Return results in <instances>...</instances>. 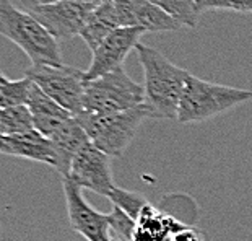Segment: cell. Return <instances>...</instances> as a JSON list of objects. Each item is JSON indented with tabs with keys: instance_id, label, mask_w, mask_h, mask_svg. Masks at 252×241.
<instances>
[{
	"instance_id": "obj_1",
	"label": "cell",
	"mask_w": 252,
	"mask_h": 241,
	"mask_svg": "<svg viewBox=\"0 0 252 241\" xmlns=\"http://www.w3.org/2000/svg\"><path fill=\"white\" fill-rule=\"evenodd\" d=\"M135 51L143 69L145 106L150 119H178L182 95L192 73L142 42Z\"/></svg>"
},
{
	"instance_id": "obj_2",
	"label": "cell",
	"mask_w": 252,
	"mask_h": 241,
	"mask_svg": "<svg viewBox=\"0 0 252 241\" xmlns=\"http://www.w3.org/2000/svg\"><path fill=\"white\" fill-rule=\"evenodd\" d=\"M0 33L15 42L33 66H62L59 39L25 8L0 0Z\"/></svg>"
},
{
	"instance_id": "obj_3",
	"label": "cell",
	"mask_w": 252,
	"mask_h": 241,
	"mask_svg": "<svg viewBox=\"0 0 252 241\" xmlns=\"http://www.w3.org/2000/svg\"><path fill=\"white\" fill-rule=\"evenodd\" d=\"M75 117L88 134L91 143H94L109 157H122L135 138L142 122L150 119V111L143 103L137 108L109 114L83 111Z\"/></svg>"
},
{
	"instance_id": "obj_4",
	"label": "cell",
	"mask_w": 252,
	"mask_h": 241,
	"mask_svg": "<svg viewBox=\"0 0 252 241\" xmlns=\"http://www.w3.org/2000/svg\"><path fill=\"white\" fill-rule=\"evenodd\" d=\"M252 98V92L207 82L190 75L182 95L178 121L182 124L203 122L223 114Z\"/></svg>"
},
{
	"instance_id": "obj_5",
	"label": "cell",
	"mask_w": 252,
	"mask_h": 241,
	"mask_svg": "<svg viewBox=\"0 0 252 241\" xmlns=\"http://www.w3.org/2000/svg\"><path fill=\"white\" fill-rule=\"evenodd\" d=\"M145 103L142 85L128 77L124 67H119L98 78L88 80L85 87L83 106L87 112L109 114L137 108Z\"/></svg>"
},
{
	"instance_id": "obj_6",
	"label": "cell",
	"mask_w": 252,
	"mask_h": 241,
	"mask_svg": "<svg viewBox=\"0 0 252 241\" xmlns=\"http://www.w3.org/2000/svg\"><path fill=\"white\" fill-rule=\"evenodd\" d=\"M26 75L33 80L42 92L65 108L72 116L85 111V87H87V70L72 66H31Z\"/></svg>"
},
{
	"instance_id": "obj_7",
	"label": "cell",
	"mask_w": 252,
	"mask_h": 241,
	"mask_svg": "<svg viewBox=\"0 0 252 241\" xmlns=\"http://www.w3.org/2000/svg\"><path fill=\"white\" fill-rule=\"evenodd\" d=\"M111 158L112 157L99 150L94 143L88 142L73 158L70 171L65 178L82 189H90L99 196L109 197L116 187L112 179Z\"/></svg>"
},
{
	"instance_id": "obj_8",
	"label": "cell",
	"mask_w": 252,
	"mask_h": 241,
	"mask_svg": "<svg viewBox=\"0 0 252 241\" xmlns=\"http://www.w3.org/2000/svg\"><path fill=\"white\" fill-rule=\"evenodd\" d=\"M63 196L67 204V215L75 233L87 241H106L112 237L108 213H101L91 207L82 194V187L68 178L62 179Z\"/></svg>"
},
{
	"instance_id": "obj_9",
	"label": "cell",
	"mask_w": 252,
	"mask_h": 241,
	"mask_svg": "<svg viewBox=\"0 0 252 241\" xmlns=\"http://www.w3.org/2000/svg\"><path fill=\"white\" fill-rule=\"evenodd\" d=\"M147 33L143 28L137 26H121L91 52L90 67L87 69V80L98 78L101 75H106L116 69L122 67V64L130 54V51L137 49L140 44V39Z\"/></svg>"
},
{
	"instance_id": "obj_10",
	"label": "cell",
	"mask_w": 252,
	"mask_h": 241,
	"mask_svg": "<svg viewBox=\"0 0 252 241\" xmlns=\"http://www.w3.org/2000/svg\"><path fill=\"white\" fill-rule=\"evenodd\" d=\"M25 10L33 15L41 25H44L59 41L80 36L93 12V8L77 2L39 3L26 7Z\"/></svg>"
},
{
	"instance_id": "obj_11",
	"label": "cell",
	"mask_w": 252,
	"mask_h": 241,
	"mask_svg": "<svg viewBox=\"0 0 252 241\" xmlns=\"http://www.w3.org/2000/svg\"><path fill=\"white\" fill-rule=\"evenodd\" d=\"M122 26H137L147 33L178 31L182 25L148 0H114Z\"/></svg>"
},
{
	"instance_id": "obj_12",
	"label": "cell",
	"mask_w": 252,
	"mask_h": 241,
	"mask_svg": "<svg viewBox=\"0 0 252 241\" xmlns=\"http://www.w3.org/2000/svg\"><path fill=\"white\" fill-rule=\"evenodd\" d=\"M0 152L10 157H20L31 162L46 163L49 167H57L54 147L49 137L39 131H28L17 136H2L0 138Z\"/></svg>"
},
{
	"instance_id": "obj_13",
	"label": "cell",
	"mask_w": 252,
	"mask_h": 241,
	"mask_svg": "<svg viewBox=\"0 0 252 241\" xmlns=\"http://www.w3.org/2000/svg\"><path fill=\"white\" fill-rule=\"evenodd\" d=\"M49 138L52 142V147H54L56 158H57L56 170L59 174H62V178H65L68 171H70L73 158L91 140L75 116L67 119L56 132H52Z\"/></svg>"
},
{
	"instance_id": "obj_14",
	"label": "cell",
	"mask_w": 252,
	"mask_h": 241,
	"mask_svg": "<svg viewBox=\"0 0 252 241\" xmlns=\"http://www.w3.org/2000/svg\"><path fill=\"white\" fill-rule=\"evenodd\" d=\"M26 106L33 112L34 129L44 134L46 137H49L52 132H56L63 122L72 117L70 112L62 108L47 93L42 92L36 83H33Z\"/></svg>"
},
{
	"instance_id": "obj_15",
	"label": "cell",
	"mask_w": 252,
	"mask_h": 241,
	"mask_svg": "<svg viewBox=\"0 0 252 241\" xmlns=\"http://www.w3.org/2000/svg\"><path fill=\"white\" fill-rule=\"evenodd\" d=\"M121 26L119 12H117L114 0H108L91 12L87 25L83 26L82 33H80V37L88 46V49L93 52L112 31L121 28Z\"/></svg>"
},
{
	"instance_id": "obj_16",
	"label": "cell",
	"mask_w": 252,
	"mask_h": 241,
	"mask_svg": "<svg viewBox=\"0 0 252 241\" xmlns=\"http://www.w3.org/2000/svg\"><path fill=\"white\" fill-rule=\"evenodd\" d=\"M34 129L33 112L26 104L0 111V136H17Z\"/></svg>"
},
{
	"instance_id": "obj_17",
	"label": "cell",
	"mask_w": 252,
	"mask_h": 241,
	"mask_svg": "<svg viewBox=\"0 0 252 241\" xmlns=\"http://www.w3.org/2000/svg\"><path fill=\"white\" fill-rule=\"evenodd\" d=\"M33 80L28 75H25L20 80L7 78L5 75H0V108H12V106H21L28 103Z\"/></svg>"
},
{
	"instance_id": "obj_18",
	"label": "cell",
	"mask_w": 252,
	"mask_h": 241,
	"mask_svg": "<svg viewBox=\"0 0 252 241\" xmlns=\"http://www.w3.org/2000/svg\"><path fill=\"white\" fill-rule=\"evenodd\" d=\"M163 12L171 15L174 20H178L182 26L195 28L198 23V12L195 0H148Z\"/></svg>"
},
{
	"instance_id": "obj_19",
	"label": "cell",
	"mask_w": 252,
	"mask_h": 241,
	"mask_svg": "<svg viewBox=\"0 0 252 241\" xmlns=\"http://www.w3.org/2000/svg\"><path fill=\"white\" fill-rule=\"evenodd\" d=\"M108 199L112 202V206H117L119 208H122V210L128 213L132 218H135V220L138 218V215H140L142 208L148 204L145 196L138 194V192H133V191L122 189L119 186H116L114 189H112Z\"/></svg>"
},
{
	"instance_id": "obj_20",
	"label": "cell",
	"mask_w": 252,
	"mask_h": 241,
	"mask_svg": "<svg viewBox=\"0 0 252 241\" xmlns=\"http://www.w3.org/2000/svg\"><path fill=\"white\" fill-rule=\"evenodd\" d=\"M109 225L112 235L121 241H132L133 233L137 230V220L132 218L128 213H126L117 206H112L111 212L108 213Z\"/></svg>"
},
{
	"instance_id": "obj_21",
	"label": "cell",
	"mask_w": 252,
	"mask_h": 241,
	"mask_svg": "<svg viewBox=\"0 0 252 241\" xmlns=\"http://www.w3.org/2000/svg\"><path fill=\"white\" fill-rule=\"evenodd\" d=\"M198 12L207 10H234L239 13H252V0H195Z\"/></svg>"
},
{
	"instance_id": "obj_22",
	"label": "cell",
	"mask_w": 252,
	"mask_h": 241,
	"mask_svg": "<svg viewBox=\"0 0 252 241\" xmlns=\"http://www.w3.org/2000/svg\"><path fill=\"white\" fill-rule=\"evenodd\" d=\"M21 3V8L31 7V5H39V3H54V2H77L82 5H87L90 8H98L99 5H103L108 0H18Z\"/></svg>"
},
{
	"instance_id": "obj_23",
	"label": "cell",
	"mask_w": 252,
	"mask_h": 241,
	"mask_svg": "<svg viewBox=\"0 0 252 241\" xmlns=\"http://www.w3.org/2000/svg\"><path fill=\"white\" fill-rule=\"evenodd\" d=\"M168 241H205L203 235L194 227H186L179 230L178 233H174Z\"/></svg>"
},
{
	"instance_id": "obj_24",
	"label": "cell",
	"mask_w": 252,
	"mask_h": 241,
	"mask_svg": "<svg viewBox=\"0 0 252 241\" xmlns=\"http://www.w3.org/2000/svg\"><path fill=\"white\" fill-rule=\"evenodd\" d=\"M106 241H121V240H117L116 237H111L109 240H106Z\"/></svg>"
}]
</instances>
